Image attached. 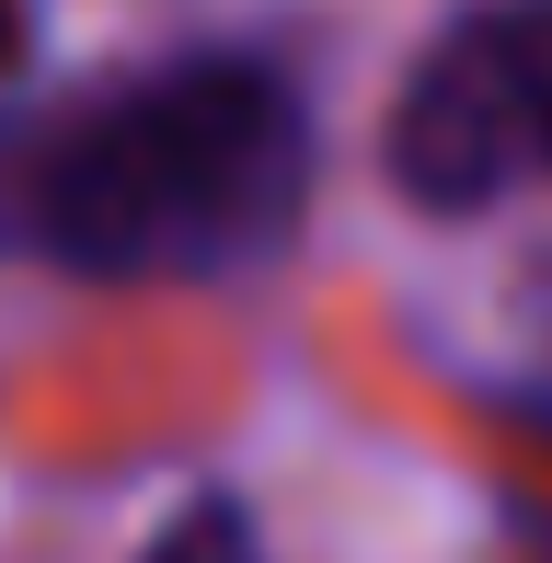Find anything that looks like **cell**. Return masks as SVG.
<instances>
[{
	"label": "cell",
	"instance_id": "cell-4",
	"mask_svg": "<svg viewBox=\"0 0 552 563\" xmlns=\"http://www.w3.org/2000/svg\"><path fill=\"white\" fill-rule=\"evenodd\" d=\"M35 58H46V0H0V115L35 81Z\"/></svg>",
	"mask_w": 552,
	"mask_h": 563
},
{
	"label": "cell",
	"instance_id": "cell-2",
	"mask_svg": "<svg viewBox=\"0 0 552 563\" xmlns=\"http://www.w3.org/2000/svg\"><path fill=\"white\" fill-rule=\"evenodd\" d=\"M380 173L426 219L552 185V0H461L380 104Z\"/></svg>",
	"mask_w": 552,
	"mask_h": 563
},
{
	"label": "cell",
	"instance_id": "cell-1",
	"mask_svg": "<svg viewBox=\"0 0 552 563\" xmlns=\"http://www.w3.org/2000/svg\"><path fill=\"white\" fill-rule=\"evenodd\" d=\"M322 115L276 46H185L23 126V253L92 288H219L299 242Z\"/></svg>",
	"mask_w": 552,
	"mask_h": 563
},
{
	"label": "cell",
	"instance_id": "cell-3",
	"mask_svg": "<svg viewBox=\"0 0 552 563\" xmlns=\"http://www.w3.org/2000/svg\"><path fill=\"white\" fill-rule=\"evenodd\" d=\"M139 563H276V552H265V529H254V506H242V495H185V506L139 541Z\"/></svg>",
	"mask_w": 552,
	"mask_h": 563
},
{
	"label": "cell",
	"instance_id": "cell-5",
	"mask_svg": "<svg viewBox=\"0 0 552 563\" xmlns=\"http://www.w3.org/2000/svg\"><path fill=\"white\" fill-rule=\"evenodd\" d=\"M541 426H552V402H541Z\"/></svg>",
	"mask_w": 552,
	"mask_h": 563
}]
</instances>
